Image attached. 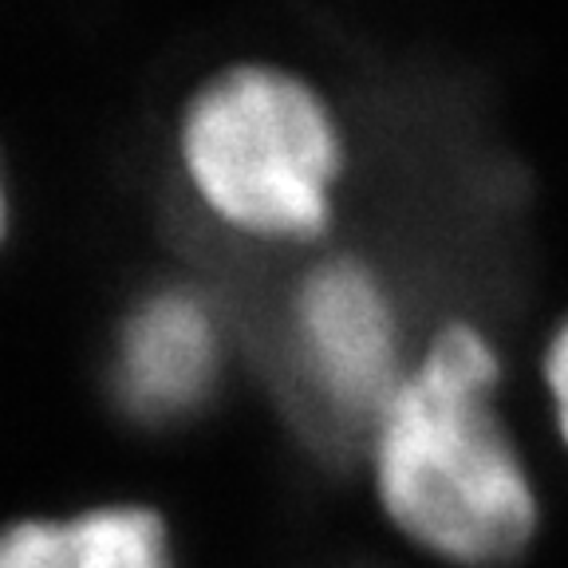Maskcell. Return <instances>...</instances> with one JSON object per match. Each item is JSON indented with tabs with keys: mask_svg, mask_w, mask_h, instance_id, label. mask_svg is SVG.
<instances>
[{
	"mask_svg": "<svg viewBox=\"0 0 568 568\" xmlns=\"http://www.w3.org/2000/svg\"><path fill=\"white\" fill-rule=\"evenodd\" d=\"M497 390V344L470 320H450L415 347L407 375L367 430L387 521L454 568H506L541 525V497Z\"/></svg>",
	"mask_w": 568,
	"mask_h": 568,
	"instance_id": "cell-1",
	"label": "cell"
},
{
	"mask_svg": "<svg viewBox=\"0 0 568 568\" xmlns=\"http://www.w3.org/2000/svg\"><path fill=\"white\" fill-rule=\"evenodd\" d=\"M174 159L217 225L253 241H312L336 213L347 139L336 106L308 75L237 60L186 95Z\"/></svg>",
	"mask_w": 568,
	"mask_h": 568,
	"instance_id": "cell-2",
	"label": "cell"
},
{
	"mask_svg": "<svg viewBox=\"0 0 568 568\" xmlns=\"http://www.w3.org/2000/svg\"><path fill=\"white\" fill-rule=\"evenodd\" d=\"M395 288L364 257H324L284 312V364L328 438H364L410 367Z\"/></svg>",
	"mask_w": 568,
	"mask_h": 568,
	"instance_id": "cell-3",
	"label": "cell"
},
{
	"mask_svg": "<svg viewBox=\"0 0 568 568\" xmlns=\"http://www.w3.org/2000/svg\"><path fill=\"white\" fill-rule=\"evenodd\" d=\"M222 320L190 288L142 296L123 320L115 347V383L126 410L178 418L197 410L222 379Z\"/></svg>",
	"mask_w": 568,
	"mask_h": 568,
	"instance_id": "cell-4",
	"label": "cell"
},
{
	"mask_svg": "<svg viewBox=\"0 0 568 568\" xmlns=\"http://www.w3.org/2000/svg\"><path fill=\"white\" fill-rule=\"evenodd\" d=\"M0 568H166V537L146 509L28 521L0 532Z\"/></svg>",
	"mask_w": 568,
	"mask_h": 568,
	"instance_id": "cell-5",
	"label": "cell"
},
{
	"mask_svg": "<svg viewBox=\"0 0 568 568\" xmlns=\"http://www.w3.org/2000/svg\"><path fill=\"white\" fill-rule=\"evenodd\" d=\"M541 383L549 395V415L560 443L568 446V316L560 320L541 352Z\"/></svg>",
	"mask_w": 568,
	"mask_h": 568,
	"instance_id": "cell-6",
	"label": "cell"
},
{
	"mask_svg": "<svg viewBox=\"0 0 568 568\" xmlns=\"http://www.w3.org/2000/svg\"><path fill=\"white\" fill-rule=\"evenodd\" d=\"M9 217H12L9 174H4V159H0V241H4V233H9Z\"/></svg>",
	"mask_w": 568,
	"mask_h": 568,
	"instance_id": "cell-7",
	"label": "cell"
}]
</instances>
